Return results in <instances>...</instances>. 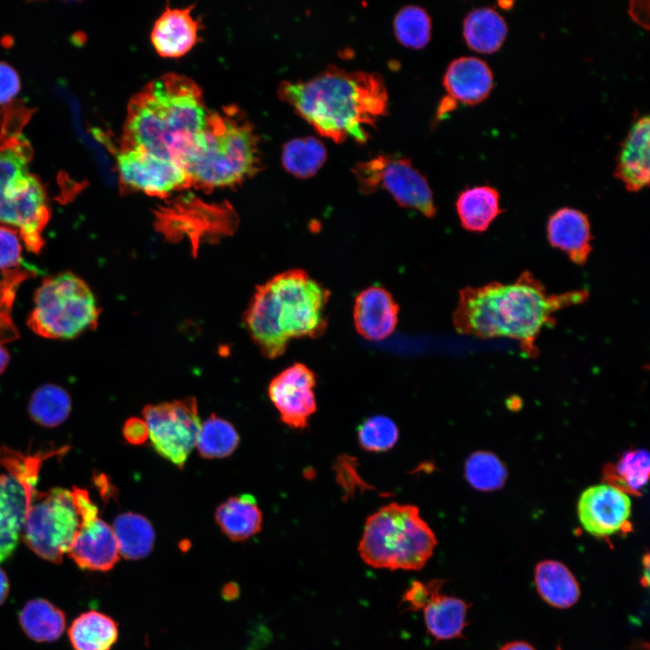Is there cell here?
Instances as JSON below:
<instances>
[{"label": "cell", "instance_id": "4", "mask_svg": "<svg viewBox=\"0 0 650 650\" xmlns=\"http://www.w3.org/2000/svg\"><path fill=\"white\" fill-rule=\"evenodd\" d=\"M329 298V290L305 271H285L255 291L246 313V328L261 352L275 358L291 339L325 332Z\"/></svg>", "mask_w": 650, "mask_h": 650}, {"label": "cell", "instance_id": "37", "mask_svg": "<svg viewBox=\"0 0 650 650\" xmlns=\"http://www.w3.org/2000/svg\"><path fill=\"white\" fill-rule=\"evenodd\" d=\"M399 432L395 422L385 415H374L365 420L358 429V440L366 450L383 452L393 448Z\"/></svg>", "mask_w": 650, "mask_h": 650}, {"label": "cell", "instance_id": "1", "mask_svg": "<svg viewBox=\"0 0 650 650\" xmlns=\"http://www.w3.org/2000/svg\"><path fill=\"white\" fill-rule=\"evenodd\" d=\"M588 298L586 289L549 293L532 273L524 271L511 283L461 289L452 320L462 335L515 339L524 354L534 358L539 353L535 341L545 326L555 323L553 313Z\"/></svg>", "mask_w": 650, "mask_h": 650}, {"label": "cell", "instance_id": "32", "mask_svg": "<svg viewBox=\"0 0 650 650\" xmlns=\"http://www.w3.org/2000/svg\"><path fill=\"white\" fill-rule=\"evenodd\" d=\"M30 500L11 475H0V532L19 536Z\"/></svg>", "mask_w": 650, "mask_h": 650}, {"label": "cell", "instance_id": "12", "mask_svg": "<svg viewBox=\"0 0 650 650\" xmlns=\"http://www.w3.org/2000/svg\"><path fill=\"white\" fill-rule=\"evenodd\" d=\"M70 494L79 525L68 554L82 570H111L119 560L113 528L98 517V507L87 490L73 487Z\"/></svg>", "mask_w": 650, "mask_h": 650}, {"label": "cell", "instance_id": "16", "mask_svg": "<svg viewBox=\"0 0 650 650\" xmlns=\"http://www.w3.org/2000/svg\"><path fill=\"white\" fill-rule=\"evenodd\" d=\"M650 121L647 115L637 117L621 144L614 176L628 191L636 192L649 186Z\"/></svg>", "mask_w": 650, "mask_h": 650}, {"label": "cell", "instance_id": "35", "mask_svg": "<svg viewBox=\"0 0 650 650\" xmlns=\"http://www.w3.org/2000/svg\"><path fill=\"white\" fill-rule=\"evenodd\" d=\"M465 476L478 490L491 491L500 488L506 478V469L500 460L491 452L478 451L465 463Z\"/></svg>", "mask_w": 650, "mask_h": 650}, {"label": "cell", "instance_id": "2", "mask_svg": "<svg viewBox=\"0 0 650 650\" xmlns=\"http://www.w3.org/2000/svg\"><path fill=\"white\" fill-rule=\"evenodd\" d=\"M280 98L321 135L364 144L388 112V94L377 72L348 70L334 64L307 79L283 80Z\"/></svg>", "mask_w": 650, "mask_h": 650}, {"label": "cell", "instance_id": "20", "mask_svg": "<svg viewBox=\"0 0 650 650\" xmlns=\"http://www.w3.org/2000/svg\"><path fill=\"white\" fill-rule=\"evenodd\" d=\"M550 245L563 251L571 262L583 265L592 251L590 224L586 214L562 208L552 214L547 223Z\"/></svg>", "mask_w": 650, "mask_h": 650}, {"label": "cell", "instance_id": "3", "mask_svg": "<svg viewBox=\"0 0 650 650\" xmlns=\"http://www.w3.org/2000/svg\"><path fill=\"white\" fill-rule=\"evenodd\" d=\"M209 113L195 81L178 73L163 74L131 98L121 146L138 147L180 163Z\"/></svg>", "mask_w": 650, "mask_h": 650}, {"label": "cell", "instance_id": "8", "mask_svg": "<svg viewBox=\"0 0 650 650\" xmlns=\"http://www.w3.org/2000/svg\"><path fill=\"white\" fill-rule=\"evenodd\" d=\"M98 317L91 288L77 274L65 271L44 278L36 289L28 326L46 339H71L94 329Z\"/></svg>", "mask_w": 650, "mask_h": 650}, {"label": "cell", "instance_id": "29", "mask_svg": "<svg viewBox=\"0 0 650 650\" xmlns=\"http://www.w3.org/2000/svg\"><path fill=\"white\" fill-rule=\"evenodd\" d=\"M649 454L644 449L625 452L616 464H607L603 476L606 484L626 494L640 495L649 477Z\"/></svg>", "mask_w": 650, "mask_h": 650}, {"label": "cell", "instance_id": "15", "mask_svg": "<svg viewBox=\"0 0 650 650\" xmlns=\"http://www.w3.org/2000/svg\"><path fill=\"white\" fill-rule=\"evenodd\" d=\"M315 385L316 375L302 363L287 367L271 381L269 397L289 427L303 429L308 425L317 409Z\"/></svg>", "mask_w": 650, "mask_h": 650}, {"label": "cell", "instance_id": "44", "mask_svg": "<svg viewBox=\"0 0 650 650\" xmlns=\"http://www.w3.org/2000/svg\"><path fill=\"white\" fill-rule=\"evenodd\" d=\"M499 650H535L530 644L523 641L511 642L503 645Z\"/></svg>", "mask_w": 650, "mask_h": 650}, {"label": "cell", "instance_id": "5", "mask_svg": "<svg viewBox=\"0 0 650 650\" xmlns=\"http://www.w3.org/2000/svg\"><path fill=\"white\" fill-rule=\"evenodd\" d=\"M180 164L198 189L209 191L236 186L260 171L258 135L237 107L209 111Z\"/></svg>", "mask_w": 650, "mask_h": 650}, {"label": "cell", "instance_id": "39", "mask_svg": "<svg viewBox=\"0 0 650 650\" xmlns=\"http://www.w3.org/2000/svg\"><path fill=\"white\" fill-rule=\"evenodd\" d=\"M446 580L441 579L432 580L428 582L415 580L405 590L402 601L407 610H422L432 591Z\"/></svg>", "mask_w": 650, "mask_h": 650}, {"label": "cell", "instance_id": "27", "mask_svg": "<svg viewBox=\"0 0 650 650\" xmlns=\"http://www.w3.org/2000/svg\"><path fill=\"white\" fill-rule=\"evenodd\" d=\"M23 632L36 642H53L63 633L64 613L44 599L29 600L19 614Z\"/></svg>", "mask_w": 650, "mask_h": 650}, {"label": "cell", "instance_id": "18", "mask_svg": "<svg viewBox=\"0 0 650 650\" xmlns=\"http://www.w3.org/2000/svg\"><path fill=\"white\" fill-rule=\"evenodd\" d=\"M191 10V6H166L155 21L151 32V42L161 57H181L197 43L200 26L199 21L192 17Z\"/></svg>", "mask_w": 650, "mask_h": 650}, {"label": "cell", "instance_id": "11", "mask_svg": "<svg viewBox=\"0 0 650 650\" xmlns=\"http://www.w3.org/2000/svg\"><path fill=\"white\" fill-rule=\"evenodd\" d=\"M143 415L156 452L180 469L196 446L200 429L195 397L148 404Z\"/></svg>", "mask_w": 650, "mask_h": 650}, {"label": "cell", "instance_id": "38", "mask_svg": "<svg viewBox=\"0 0 650 650\" xmlns=\"http://www.w3.org/2000/svg\"><path fill=\"white\" fill-rule=\"evenodd\" d=\"M23 246L15 229L0 225V270L6 271L19 265Z\"/></svg>", "mask_w": 650, "mask_h": 650}, {"label": "cell", "instance_id": "19", "mask_svg": "<svg viewBox=\"0 0 650 650\" xmlns=\"http://www.w3.org/2000/svg\"><path fill=\"white\" fill-rule=\"evenodd\" d=\"M399 307L391 293L378 286L362 291L354 305L357 331L369 340L387 338L395 329Z\"/></svg>", "mask_w": 650, "mask_h": 650}, {"label": "cell", "instance_id": "30", "mask_svg": "<svg viewBox=\"0 0 650 650\" xmlns=\"http://www.w3.org/2000/svg\"><path fill=\"white\" fill-rule=\"evenodd\" d=\"M327 159L324 144L311 135L292 138L283 146L282 163L291 174L306 179L313 176Z\"/></svg>", "mask_w": 650, "mask_h": 650}, {"label": "cell", "instance_id": "43", "mask_svg": "<svg viewBox=\"0 0 650 650\" xmlns=\"http://www.w3.org/2000/svg\"><path fill=\"white\" fill-rule=\"evenodd\" d=\"M9 591V581L5 572L0 568V605L5 600Z\"/></svg>", "mask_w": 650, "mask_h": 650}, {"label": "cell", "instance_id": "26", "mask_svg": "<svg viewBox=\"0 0 650 650\" xmlns=\"http://www.w3.org/2000/svg\"><path fill=\"white\" fill-rule=\"evenodd\" d=\"M117 637L116 622L97 610L80 614L69 629V638L74 650H110Z\"/></svg>", "mask_w": 650, "mask_h": 650}, {"label": "cell", "instance_id": "21", "mask_svg": "<svg viewBox=\"0 0 650 650\" xmlns=\"http://www.w3.org/2000/svg\"><path fill=\"white\" fill-rule=\"evenodd\" d=\"M442 586L432 591L422 609L427 633L438 641L461 636L469 607L461 599L442 593Z\"/></svg>", "mask_w": 650, "mask_h": 650}, {"label": "cell", "instance_id": "42", "mask_svg": "<svg viewBox=\"0 0 650 650\" xmlns=\"http://www.w3.org/2000/svg\"><path fill=\"white\" fill-rule=\"evenodd\" d=\"M17 541L18 536L0 532V562L12 554Z\"/></svg>", "mask_w": 650, "mask_h": 650}, {"label": "cell", "instance_id": "41", "mask_svg": "<svg viewBox=\"0 0 650 650\" xmlns=\"http://www.w3.org/2000/svg\"><path fill=\"white\" fill-rule=\"evenodd\" d=\"M123 435L131 444L139 445L149 438L147 425L144 420L132 417L125 421L123 426Z\"/></svg>", "mask_w": 650, "mask_h": 650}, {"label": "cell", "instance_id": "17", "mask_svg": "<svg viewBox=\"0 0 650 650\" xmlns=\"http://www.w3.org/2000/svg\"><path fill=\"white\" fill-rule=\"evenodd\" d=\"M447 98L457 104L477 105L488 98L494 86L488 64L474 56L454 59L443 77Z\"/></svg>", "mask_w": 650, "mask_h": 650}, {"label": "cell", "instance_id": "9", "mask_svg": "<svg viewBox=\"0 0 650 650\" xmlns=\"http://www.w3.org/2000/svg\"><path fill=\"white\" fill-rule=\"evenodd\" d=\"M79 519L70 491L55 488L34 495L23 523V540L41 558L60 563L68 553Z\"/></svg>", "mask_w": 650, "mask_h": 650}, {"label": "cell", "instance_id": "7", "mask_svg": "<svg viewBox=\"0 0 650 650\" xmlns=\"http://www.w3.org/2000/svg\"><path fill=\"white\" fill-rule=\"evenodd\" d=\"M21 142L0 147V225L15 229L27 250L39 253L51 218L46 190L30 171Z\"/></svg>", "mask_w": 650, "mask_h": 650}, {"label": "cell", "instance_id": "25", "mask_svg": "<svg viewBox=\"0 0 650 650\" xmlns=\"http://www.w3.org/2000/svg\"><path fill=\"white\" fill-rule=\"evenodd\" d=\"M506 35V22L494 8H475L469 12L463 20L464 39L468 46L476 51H497L504 43Z\"/></svg>", "mask_w": 650, "mask_h": 650}, {"label": "cell", "instance_id": "31", "mask_svg": "<svg viewBox=\"0 0 650 650\" xmlns=\"http://www.w3.org/2000/svg\"><path fill=\"white\" fill-rule=\"evenodd\" d=\"M71 410V399L68 392L54 384H44L32 395L28 411L31 419L44 427L61 424Z\"/></svg>", "mask_w": 650, "mask_h": 650}, {"label": "cell", "instance_id": "36", "mask_svg": "<svg viewBox=\"0 0 650 650\" xmlns=\"http://www.w3.org/2000/svg\"><path fill=\"white\" fill-rule=\"evenodd\" d=\"M51 454L49 451L26 456L9 448H2L0 450V465L7 469L9 475L23 486L32 502L38 491L36 483L41 464Z\"/></svg>", "mask_w": 650, "mask_h": 650}, {"label": "cell", "instance_id": "13", "mask_svg": "<svg viewBox=\"0 0 650 650\" xmlns=\"http://www.w3.org/2000/svg\"><path fill=\"white\" fill-rule=\"evenodd\" d=\"M116 168L124 188L163 198L191 187L189 175L177 162L138 147H120Z\"/></svg>", "mask_w": 650, "mask_h": 650}, {"label": "cell", "instance_id": "10", "mask_svg": "<svg viewBox=\"0 0 650 650\" xmlns=\"http://www.w3.org/2000/svg\"><path fill=\"white\" fill-rule=\"evenodd\" d=\"M352 172L361 192L372 193L381 187L400 206L416 209L428 218L435 216L437 209L431 187L410 158L381 153L355 163Z\"/></svg>", "mask_w": 650, "mask_h": 650}, {"label": "cell", "instance_id": "6", "mask_svg": "<svg viewBox=\"0 0 650 650\" xmlns=\"http://www.w3.org/2000/svg\"><path fill=\"white\" fill-rule=\"evenodd\" d=\"M436 544V536L417 506L393 502L367 517L358 552L374 568L418 571Z\"/></svg>", "mask_w": 650, "mask_h": 650}, {"label": "cell", "instance_id": "23", "mask_svg": "<svg viewBox=\"0 0 650 650\" xmlns=\"http://www.w3.org/2000/svg\"><path fill=\"white\" fill-rule=\"evenodd\" d=\"M216 522L232 541H243L257 534L262 526V513L255 497L248 494L232 497L216 510Z\"/></svg>", "mask_w": 650, "mask_h": 650}, {"label": "cell", "instance_id": "33", "mask_svg": "<svg viewBox=\"0 0 650 650\" xmlns=\"http://www.w3.org/2000/svg\"><path fill=\"white\" fill-rule=\"evenodd\" d=\"M239 437L228 421L212 414L201 425L196 446L203 458L229 456L237 449Z\"/></svg>", "mask_w": 650, "mask_h": 650}, {"label": "cell", "instance_id": "24", "mask_svg": "<svg viewBox=\"0 0 650 650\" xmlns=\"http://www.w3.org/2000/svg\"><path fill=\"white\" fill-rule=\"evenodd\" d=\"M461 226L471 232L486 231L503 211L499 192L488 185L475 186L461 191L456 200Z\"/></svg>", "mask_w": 650, "mask_h": 650}, {"label": "cell", "instance_id": "34", "mask_svg": "<svg viewBox=\"0 0 650 650\" xmlns=\"http://www.w3.org/2000/svg\"><path fill=\"white\" fill-rule=\"evenodd\" d=\"M393 24L397 41L404 46L420 49L430 40L432 20L426 10L421 6H403L396 13Z\"/></svg>", "mask_w": 650, "mask_h": 650}, {"label": "cell", "instance_id": "22", "mask_svg": "<svg viewBox=\"0 0 650 650\" xmlns=\"http://www.w3.org/2000/svg\"><path fill=\"white\" fill-rule=\"evenodd\" d=\"M534 582L541 598L554 608H570L580 598L578 581L560 562L546 560L539 562L534 571Z\"/></svg>", "mask_w": 650, "mask_h": 650}, {"label": "cell", "instance_id": "28", "mask_svg": "<svg viewBox=\"0 0 650 650\" xmlns=\"http://www.w3.org/2000/svg\"><path fill=\"white\" fill-rule=\"evenodd\" d=\"M112 528L119 555L127 560H138L151 552L155 535L151 523L144 516L135 513L118 515Z\"/></svg>", "mask_w": 650, "mask_h": 650}, {"label": "cell", "instance_id": "45", "mask_svg": "<svg viewBox=\"0 0 650 650\" xmlns=\"http://www.w3.org/2000/svg\"><path fill=\"white\" fill-rule=\"evenodd\" d=\"M9 353L0 342V375L5 370L9 363Z\"/></svg>", "mask_w": 650, "mask_h": 650}, {"label": "cell", "instance_id": "14", "mask_svg": "<svg viewBox=\"0 0 650 650\" xmlns=\"http://www.w3.org/2000/svg\"><path fill=\"white\" fill-rule=\"evenodd\" d=\"M582 527L597 537H607L632 530L631 501L627 494L608 484L587 488L578 503Z\"/></svg>", "mask_w": 650, "mask_h": 650}, {"label": "cell", "instance_id": "40", "mask_svg": "<svg viewBox=\"0 0 650 650\" xmlns=\"http://www.w3.org/2000/svg\"><path fill=\"white\" fill-rule=\"evenodd\" d=\"M21 87L17 72L8 64L0 62V105L11 101Z\"/></svg>", "mask_w": 650, "mask_h": 650}]
</instances>
